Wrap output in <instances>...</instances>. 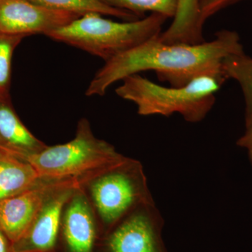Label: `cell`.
Instances as JSON below:
<instances>
[{"label":"cell","instance_id":"1","mask_svg":"<svg viewBox=\"0 0 252 252\" xmlns=\"http://www.w3.org/2000/svg\"><path fill=\"white\" fill-rule=\"evenodd\" d=\"M158 36L104 63L91 81L86 95L103 96L117 81L149 70L160 81L179 87L199 76L221 72L225 58L244 52L238 33L226 30L198 44H167Z\"/></svg>","mask_w":252,"mask_h":252},{"label":"cell","instance_id":"2","mask_svg":"<svg viewBox=\"0 0 252 252\" xmlns=\"http://www.w3.org/2000/svg\"><path fill=\"white\" fill-rule=\"evenodd\" d=\"M127 158L112 144L96 137L90 123L82 118L72 140L47 146L27 160L41 180L67 183L84 190L91 181L121 165Z\"/></svg>","mask_w":252,"mask_h":252},{"label":"cell","instance_id":"3","mask_svg":"<svg viewBox=\"0 0 252 252\" xmlns=\"http://www.w3.org/2000/svg\"><path fill=\"white\" fill-rule=\"evenodd\" d=\"M226 79L221 71L199 76L186 85L167 87L136 74L123 79L116 94L133 102L141 116L178 114L187 122L195 124L202 122L211 111L215 94Z\"/></svg>","mask_w":252,"mask_h":252},{"label":"cell","instance_id":"4","mask_svg":"<svg viewBox=\"0 0 252 252\" xmlns=\"http://www.w3.org/2000/svg\"><path fill=\"white\" fill-rule=\"evenodd\" d=\"M167 18L151 14L132 21L117 22L90 13L48 34L64 43L102 59L104 63L158 36Z\"/></svg>","mask_w":252,"mask_h":252},{"label":"cell","instance_id":"5","mask_svg":"<svg viewBox=\"0 0 252 252\" xmlns=\"http://www.w3.org/2000/svg\"><path fill=\"white\" fill-rule=\"evenodd\" d=\"M86 187L99 218L110 229L136 209L154 203L142 164L130 158Z\"/></svg>","mask_w":252,"mask_h":252},{"label":"cell","instance_id":"6","mask_svg":"<svg viewBox=\"0 0 252 252\" xmlns=\"http://www.w3.org/2000/svg\"><path fill=\"white\" fill-rule=\"evenodd\" d=\"M164 220L155 203L136 209L111 228L107 252H167L162 240Z\"/></svg>","mask_w":252,"mask_h":252},{"label":"cell","instance_id":"7","mask_svg":"<svg viewBox=\"0 0 252 252\" xmlns=\"http://www.w3.org/2000/svg\"><path fill=\"white\" fill-rule=\"evenodd\" d=\"M81 16L51 9L30 0H0V32L26 36H47Z\"/></svg>","mask_w":252,"mask_h":252},{"label":"cell","instance_id":"8","mask_svg":"<svg viewBox=\"0 0 252 252\" xmlns=\"http://www.w3.org/2000/svg\"><path fill=\"white\" fill-rule=\"evenodd\" d=\"M77 189L59 187L50 195L39 214L19 240L13 243L14 252H51L57 243L64 207Z\"/></svg>","mask_w":252,"mask_h":252},{"label":"cell","instance_id":"9","mask_svg":"<svg viewBox=\"0 0 252 252\" xmlns=\"http://www.w3.org/2000/svg\"><path fill=\"white\" fill-rule=\"evenodd\" d=\"M64 185L72 186L41 180L34 187L0 202V229L12 243L17 241L27 231L50 195Z\"/></svg>","mask_w":252,"mask_h":252},{"label":"cell","instance_id":"10","mask_svg":"<svg viewBox=\"0 0 252 252\" xmlns=\"http://www.w3.org/2000/svg\"><path fill=\"white\" fill-rule=\"evenodd\" d=\"M83 190L73 195L63 211V235L70 252H93L96 238L94 214Z\"/></svg>","mask_w":252,"mask_h":252},{"label":"cell","instance_id":"11","mask_svg":"<svg viewBox=\"0 0 252 252\" xmlns=\"http://www.w3.org/2000/svg\"><path fill=\"white\" fill-rule=\"evenodd\" d=\"M46 147L21 122L9 96H0V149L27 160Z\"/></svg>","mask_w":252,"mask_h":252},{"label":"cell","instance_id":"12","mask_svg":"<svg viewBox=\"0 0 252 252\" xmlns=\"http://www.w3.org/2000/svg\"><path fill=\"white\" fill-rule=\"evenodd\" d=\"M200 3L201 0H177L173 21L158 39L167 44H198L205 41Z\"/></svg>","mask_w":252,"mask_h":252},{"label":"cell","instance_id":"13","mask_svg":"<svg viewBox=\"0 0 252 252\" xmlns=\"http://www.w3.org/2000/svg\"><path fill=\"white\" fill-rule=\"evenodd\" d=\"M41 181L31 162L0 149V202L22 193Z\"/></svg>","mask_w":252,"mask_h":252},{"label":"cell","instance_id":"14","mask_svg":"<svg viewBox=\"0 0 252 252\" xmlns=\"http://www.w3.org/2000/svg\"><path fill=\"white\" fill-rule=\"evenodd\" d=\"M222 71L227 79L236 81L245 97L247 127L252 126V58L245 53L231 55L222 63Z\"/></svg>","mask_w":252,"mask_h":252},{"label":"cell","instance_id":"15","mask_svg":"<svg viewBox=\"0 0 252 252\" xmlns=\"http://www.w3.org/2000/svg\"><path fill=\"white\" fill-rule=\"evenodd\" d=\"M36 4L42 5L51 9L69 11L84 16L95 13L102 16H111L124 20L132 21L140 19L135 14L124 10L115 9L101 2L99 0H30Z\"/></svg>","mask_w":252,"mask_h":252},{"label":"cell","instance_id":"16","mask_svg":"<svg viewBox=\"0 0 252 252\" xmlns=\"http://www.w3.org/2000/svg\"><path fill=\"white\" fill-rule=\"evenodd\" d=\"M115 9L124 10L135 14L139 18L144 14H158L173 18L177 11V0H99Z\"/></svg>","mask_w":252,"mask_h":252},{"label":"cell","instance_id":"17","mask_svg":"<svg viewBox=\"0 0 252 252\" xmlns=\"http://www.w3.org/2000/svg\"><path fill=\"white\" fill-rule=\"evenodd\" d=\"M23 37L0 32V96H9L13 54Z\"/></svg>","mask_w":252,"mask_h":252},{"label":"cell","instance_id":"18","mask_svg":"<svg viewBox=\"0 0 252 252\" xmlns=\"http://www.w3.org/2000/svg\"><path fill=\"white\" fill-rule=\"evenodd\" d=\"M240 0H201L200 11L203 23L220 10Z\"/></svg>","mask_w":252,"mask_h":252},{"label":"cell","instance_id":"19","mask_svg":"<svg viewBox=\"0 0 252 252\" xmlns=\"http://www.w3.org/2000/svg\"><path fill=\"white\" fill-rule=\"evenodd\" d=\"M237 144L239 147L248 149V150L252 149V126L247 127V131L240 139Z\"/></svg>","mask_w":252,"mask_h":252},{"label":"cell","instance_id":"20","mask_svg":"<svg viewBox=\"0 0 252 252\" xmlns=\"http://www.w3.org/2000/svg\"><path fill=\"white\" fill-rule=\"evenodd\" d=\"M0 252H14L13 243L0 229Z\"/></svg>","mask_w":252,"mask_h":252},{"label":"cell","instance_id":"21","mask_svg":"<svg viewBox=\"0 0 252 252\" xmlns=\"http://www.w3.org/2000/svg\"><path fill=\"white\" fill-rule=\"evenodd\" d=\"M249 152H250V158H251L252 161V149H250V150H248Z\"/></svg>","mask_w":252,"mask_h":252}]
</instances>
